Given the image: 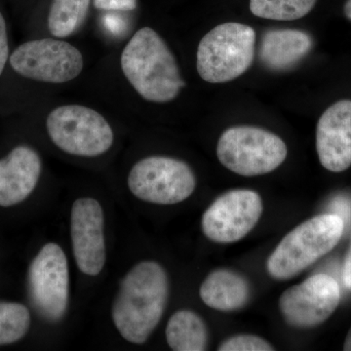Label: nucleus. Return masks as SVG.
<instances>
[{
	"instance_id": "nucleus-16",
	"label": "nucleus",
	"mask_w": 351,
	"mask_h": 351,
	"mask_svg": "<svg viewBox=\"0 0 351 351\" xmlns=\"http://www.w3.org/2000/svg\"><path fill=\"white\" fill-rule=\"evenodd\" d=\"M200 298L207 306L219 311H234L248 304L251 286L248 280L230 269L212 271L201 284Z\"/></svg>"
},
{
	"instance_id": "nucleus-2",
	"label": "nucleus",
	"mask_w": 351,
	"mask_h": 351,
	"mask_svg": "<svg viewBox=\"0 0 351 351\" xmlns=\"http://www.w3.org/2000/svg\"><path fill=\"white\" fill-rule=\"evenodd\" d=\"M120 64L126 80L145 101L168 103L186 86L174 54L151 27H143L132 36Z\"/></svg>"
},
{
	"instance_id": "nucleus-17",
	"label": "nucleus",
	"mask_w": 351,
	"mask_h": 351,
	"mask_svg": "<svg viewBox=\"0 0 351 351\" xmlns=\"http://www.w3.org/2000/svg\"><path fill=\"white\" fill-rule=\"evenodd\" d=\"M166 339L175 351H203L208 345L204 321L191 311H179L171 316L166 327Z\"/></svg>"
},
{
	"instance_id": "nucleus-19",
	"label": "nucleus",
	"mask_w": 351,
	"mask_h": 351,
	"mask_svg": "<svg viewBox=\"0 0 351 351\" xmlns=\"http://www.w3.org/2000/svg\"><path fill=\"white\" fill-rule=\"evenodd\" d=\"M317 0H250V11L256 17L274 21H294L313 10Z\"/></svg>"
},
{
	"instance_id": "nucleus-14",
	"label": "nucleus",
	"mask_w": 351,
	"mask_h": 351,
	"mask_svg": "<svg viewBox=\"0 0 351 351\" xmlns=\"http://www.w3.org/2000/svg\"><path fill=\"white\" fill-rule=\"evenodd\" d=\"M41 170L40 156L29 145H17L0 159V206H14L27 199L38 186Z\"/></svg>"
},
{
	"instance_id": "nucleus-26",
	"label": "nucleus",
	"mask_w": 351,
	"mask_h": 351,
	"mask_svg": "<svg viewBox=\"0 0 351 351\" xmlns=\"http://www.w3.org/2000/svg\"><path fill=\"white\" fill-rule=\"evenodd\" d=\"M345 14L348 19L351 21V0H348L345 4V8H343Z\"/></svg>"
},
{
	"instance_id": "nucleus-15",
	"label": "nucleus",
	"mask_w": 351,
	"mask_h": 351,
	"mask_svg": "<svg viewBox=\"0 0 351 351\" xmlns=\"http://www.w3.org/2000/svg\"><path fill=\"white\" fill-rule=\"evenodd\" d=\"M313 47V39L300 29H271L263 36L261 61L272 71H285L306 56Z\"/></svg>"
},
{
	"instance_id": "nucleus-9",
	"label": "nucleus",
	"mask_w": 351,
	"mask_h": 351,
	"mask_svg": "<svg viewBox=\"0 0 351 351\" xmlns=\"http://www.w3.org/2000/svg\"><path fill=\"white\" fill-rule=\"evenodd\" d=\"M27 289L32 304L44 319H63L69 306V274L68 258L59 245H44L32 260Z\"/></svg>"
},
{
	"instance_id": "nucleus-21",
	"label": "nucleus",
	"mask_w": 351,
	"mask_h": 351,
	"mask_svg": "<svg viewBox=\"0 0 351 351\" xmlns=\"http://www.w3.org/2000/svg\"><path fill=\"white\" fill-rule=\"evenodd\" d=\"M276 350L269 341L254 335H237L219 345V351H272Z\"/></svg>"
},
{
	"instance_id": "nucleus-13",
	"label": "nucleus",
	"mask_w": 351,
	"mask_h": 351,
	"mask_svg": "<svg viewBox=\"0 0 351 351\" xmlns=\"http://www.w3.org/2000/svg\"><path fill=\"white\" fill-rule=\"evenodd\" d=\"M316 149L321 165L334 173L351 166V101H337L318 120Z\"/></svg>"
},
{
	"instance_id": "nucleus-18",
	"label": "nucleus",
	"mask_w": 351,
	"mask_h": 351,
	"mask_svg": "<svg viewBox=\"0 0 351 351\" xmlns=\"http://www.w3.org/2000/svg\"><path fill=\"white\" fill-rule=\"evenodd\" d=\"M91 0H53L48 14V29L58 38H68L82 25Z\"/></svg>"
},
{
	"instance_id": "nucleus-22",
	"label": "nucleus",
	"mask_w": 351,
	"mask_h": 351,
	"mask_svg": "<svg viewBox=\"0 0 351 351\" xmlns=\"http://www.w3.org/2000/svg\"><path fill=\"white\" fill-rule=\"evenodd\" d=\"M10 55L6 19L2 11L0 10V77L3 75L7 64H9Z\"/></svg>"
},
{
	"instance_id": "nucleus-20",
	"label": "nucleus",
	"mask_w": 351,
	"mask_h": 351,
	"mask_svg": "<svg viewBox=\"0 0 351 351\" xmlns=\"http://www.w3.org/2000/svg\"><path fill=\"white\" fill-rule=\"evenodd\" d=\"M31 327V314L19 302H0V346L24 338Z\"/></svg>"
},
{
	"instance_id": "nucleus-6",
	"label": "nucleus",
	"mask_w": 351,
	"mask_h": 351,
	"mask_svg": "<svg viewBox=\"0 0 351 351\" xmlns=\"http://www.w3.org/2000/svg\"><path fill=\"white\" fill-rule=\"evenodd\" d=\"M48 135L56 147L71 156H101L112 147L114 134L107 119L84 106L66 105L46 119Z\"/></svg>"
},
{
	"instance_id": "nucleus-4",
	"label": "nucleus",
	"mask_w": 351,
	"mask_h": 351,
	"mask_svg": "<svg viewBox=\"0 0 351 351\" xmlns=\"http://www.w3.org/2000/svg\"><path fill=\"white\" fill-rule=\"evenodd\" d=\"M256 32L249 25L225 23L201 39L196 54L200 77L209 83L237 80L250 68L255 57Z\"/></svg>"
},
{
	"instance_id": "nucleus-12",
	"label": "nucleus",
	"mask_w": 351,
	"mask_h": 351,
	"mask_svg": "<svg viewBox=\"0 0 351 351\" xmlns=\"http://www.w3.org/2000/svg\"><path fill=\"white\" fill-rule=\"evenodd\" d=\"M105 217L100 203L94 198L76 199L71 208V237L76 265L83 274L97 276L107 260Z\"/></svg>"
},
{
	"instance_id": "nucleus-24",
	"label": "nucleus",
	"mask_w": 351,
	"mask_h": 351,
	"mask_svg": "<svg viewBox=\"0 0 351 351\" xmlns=\"http://www.w3.org/2000/svg\"><path fill=\"white\" fill-rule=\"evenodd\" d=\"M343 280L346 287L351 291V243L343 262Z\"/></svg>"
},
{
	"instance_id": "nucleus-25",
	"label": "nucleus",
	"mask_w": 351,
	"mask_h": 351,
	"mask_svg": "<svg viewBox=\"0 0 351 351\" xmlns=\"http://www.w3.org/2000/svg\"><path fill=\"white\" fill-rule=\"evenodd\" d=\"M343 350L351 351V328L346 336L345 345H343Z\"/></svg>"
},
{
	"instance_id": "nucleus-10",
	"label": "nucleus",
	"mask_w": 351,
	"mask_h": 351,
	"mask_svg": "<svg viewBox=\"0 0 351 351\" xmlns=\"http://www.w3.org/2000/svg\"><path fill=\"white\" fill-rule=\"evenodd\" d=\"M260 195L250 189H234L219 196L201 219L205 237L216 243L241 240L257 225L263 214Z\"/></svg>"
},
{
	"instance_id": "nucleus-7",
	"label": "nucleus",
	"mask_w": 351,
	"mask_h": 351,
	"mask_svg": "<svg viewBox=\"0 0 351 351\" xmlns=\"http://www.w3.org/2000/svg\"><path fill=\"white\" fill-rule=\"evenodd\" d=\"M128 188L136 197L145 202L178 204L193 195L196 178L184 161L168 156H149L132 167Z\"/></svg>"
},
{
	"instance_id": "nucleus-8",
	"label": "nucleus",
	"mask_w": 351,
	"mask_h": 351,
	"mask_svg": "<svg viewBox=\"0 0 351 351\" xmlns=\"http://www.w3.org/2000/svg\"><path fill=\"white\" fill-rule=\"evenodd\" d=\"M9 66L27 80L44 83H66L82 73V52L66 41L34 39L20 44L11 52Z\"/></svg>"
},
{
	"instance_id": "nucleus-1",
	"label": "nucleus",
	"mask_w": 351,
	"mask_h": 351,
	"mask_svg": "<svg viewBox=\"0 0 351 351\" xmlns=\"http://www.w3.org/2000/svg\"><path fill=\"white\" fill-rule=\"evenodd\" d=\"M169 297V280L158 263H138L120 284L112 319L122 338L143 345L160 322Z\"/></svg>"
},
{
	"instance_id": "nucleus-23",
	"label": "nucleus",
	"mask_w": 351,
	"mask_h": 351,
	"mask_svg": "<svg viewBox=\"0 0 351 351\" xmlns=\"http://www.w3.org/2000/svg\"><path fill=\"white\" fill-rule=\"evenodd\" d=\"M95 8L107 11H132L137 8L138 0H94Z\"/></svg>"
},
{
	"instance_id": "nucleus-3",
	"label": "nucleus",
	"mask_w": 351,
	"mask_h": 351,
	"mask_svg": "<svg viewBox=\"0 0 351 351\" xmlns=\"http://www.w3.org/2000/svg\"><path fill=\"white\" fill-rule=\"evenodd\" d=\"M345 221L337 214L313 217L286 235L267 262L269 276L288 280L301 274L339 243Z\"/></svg>"
},
{
	"instance_id": "nucleus-11",
	"label": "nucleus",
	"mask_w": 351,
	"mask_h": 351,
	"mask_svg": "<svg viewBox=\"0 0 351 351\" xmlns=\"http://www.w3.org/2000/svg\"><path fill=\"white\" fill-rule=\"evenodd\" d=\"M341 301L338 282L328 274L308 277L281 295L279 309L289 325L308 329L325 322Z\"/></svg>"
},
{
	"instance_id": "nucleus-5",
	"label": "nucleus",
	"mask_w": 351,
	"mask_h": 351,
	"mask_svg": "<svg viewBox=\"0 0 351 351\" xmlns=\"http://www.w3.org/2000/svg\"><path fill=\"white\" fill-rule=\"evenodd\" d=\"M287 152L282 138L252 126L228 129L217 145L219 162L226 169L244 177L269 174L284 162Z\"/></svg>"
}]
</instances>
